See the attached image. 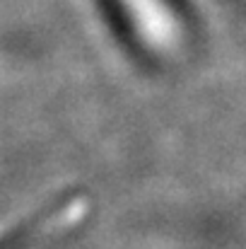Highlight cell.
Returning a JSON list of instances; mask_svg holds the SVG:
<instances>
[{"mask_svg":"<svg viewBox=\"0 0 246 249\" xmlns=\"http://www.w3.org/2000/svg\"><path fill=\"white\" fill-rule=\"evenodd\" d=\"M92 203L82 194H68L49 208L34 211L22 223L0 232V249H51L63 237L73 235L87 220Z\"/></svg>","mask_w":246,"mask_h":249,"instance_id":"cell-1","label":"cell"},{"mask_svg":"<svg viewBox=\"0 0 246 249\" xmlns=\"http://www.w3.org/2000/svg\"><path fill=\"white\" fill-rule=\"evenodd\" d=\"M135 39L152 53H174L183 27L171 0H114Z\"/></svg>","mask_w":246,"mask_h":249,"instance_id":"cell-2","label":"cell"}]
</instances>
